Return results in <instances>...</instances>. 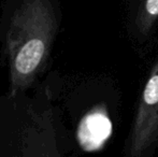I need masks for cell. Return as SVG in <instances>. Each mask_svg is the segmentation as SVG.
Returning a JSON list of instances; mask_svg holds the SVG:
<instances>
[{"label":"cell","mask_w":158,"mask_h":157,"mask_svg":"<svg viewBox=\"0 0 158 157\" xmlns=\"http://www.w3.org/2000/svg\"><path fill=\"white\" fill-rule=\"evenodd\" d=\"M57 21L50 0H23L6 34L12 96L23 93L41 73L50 56Z\"/></svg>","instance_id":"obj_1"},{"label":"cell","mask_w":158,"mask_h":157,"mask_svg":"<svg viewBox=\"0 0 158 157\" xmlns=\"http://www.w3.org/2000/svg\"><path fill=\"white\" fill-rule=\"evenodd\" d=\"M158 136V64L151 72L140 99L131 132L129 154L140 156Z\"/></svg>","instance_id":"obj_2"},{"label":"cell","mask_w":158,"mask_h":157,"mask_svg":"<svg viewBox=\"0 0 158 157\" xmlns=\"http://www.w3.org/2000/svg\"><path fill=\"white\" fill-rule=\"evenodd\" d=\"M112 134V123L103 107L88 112L77 128V141L84 151L94 152L104 145Z\"/></svg>","instance_id":"obj_3"},{"label":"cell","mask_w":158,"mask_h":157,"mask_svg":"<svg viewBox=\"0 0 158 157\" xmlns=\"http://www.w3.org/2000/svg\"><path fill=\"white\" fill-rule=\"evenodd\" d=\"M141 21L145 27H150L158 17V0H142Z\"/></svg>","instance_id":"obj_4"}]
</instances>
